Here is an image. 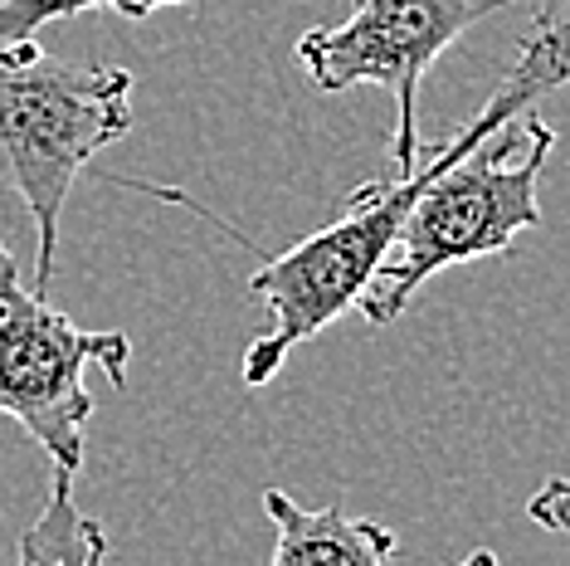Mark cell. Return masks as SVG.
Returning a JSON list of instances; mask_svg holds the SVG:
<instances>
[{"label":"cell","mask_w":570,"mask_h":566,"mask_svg":"<svg viewBox=\"0 0 570 566\" xmlns=\"http://www.w3.org/2000/svg\"><path fill=\"white\" fill-rule=\"evenodd\" d=\"M132 133V74L49 59L35 40L0 45V182L35 221V293L55 283L73 182Z\"/></svg>","instance_id":"1"},{"label":"cell","mask_w":570,"mask_h":566,"mask_svg":"<svg viewBox=\"0 0 570 566\" xmlns=\"http://www.w3.org/2000/svg\"><path fill=\"white\" fill-rule=\"evenodd\" d=\"M88 367H102L112 386H127L132 338L112 328H79L24 289L16 260L0 244V416H10L49 455L55 474L83 469V440L94 420Z\"/></svg>","instance_id":"2"},{"label":"cell","mask_w":570,"mask_h":566,"mask_svg":"<svg viewBox=\"0 0 570 566\" xmlns=\"http://www.w3.org/2000/svg\"><path fill=\"white\" fill-rule=\"evenodd\" d=\"M517 0H356L352 16L317 25L293 45L303 74L322 94H346L375 84L395 98L391 133V176L420 166V88L434 59L478 20L498 16Z\"/></svg>","instance_id":"3"},{"label":"cell","mask_w":570,"mask_h":566,"mask_svg":"<svg viewBox=\"0 0 570 566\" xmlns=\"http://www.w3.org/2000/svg\"><path fill=\"white\" fill-rule=\"evenodd\" d=\"M264 513L278 543L268 566H385L400 537L375 518H346L342 508H303L283 488H264Z\"/></svg>","instance_id":"4"},{"label":"cell","mask_w":570,"mask_h":566,"mask_svg":"<svg viewBox=\"0 0 570 566\" xmlns=\"http://www.w3.org/2000/svg\"><path fill=\"white\" fill-rule=\"evenodd\" d=\"M20 566H102L108 562V533L98 518L73 504V479L55 474L49 484V504L40 508V518L20 533Z\"/></svg>","instance_id":"5"},{"label":"cell","mask_w":570,"mask_h":566,"mask_svg":"<svg viewBox=\"0 0 570 566\" xmlns=\"http://www.w3.org/2000/svg\"><path fill=\"white\" fill-rule=\"evenodd\" d=\"M161 6H186V0H0V45L35 40V30H45V25L94 16V10H118L127 20H147Z\"/></svg>","instance_id":"6"},{"label":"cell","mask_w":570,"mask_h":566,"mask_svg":"<svg viewBox=\"0 0 570 566\" xmlns=\"http://www.w3.org/2000/svg\"><path fill=\"white\" fill-rule=\"evenodd\" d=\"M527 518L547 533H570V479H547L527 498Z\"/></svg>","instance_id":"7"},{"label":"cell","mask_w":570,"mask_h":566,"mask_svg":"<svg viewBox=\"0 0 570 566\" xmlns=\"http://www.w3.org/2000/svg\"><path fill=\"white\" fill-rule=\"evenodd\" d=\"M459 566H502V557H498V552H492V547H473V552H469V557H463Z\"/></svg>","instance_id":"8"}]
</instances>
